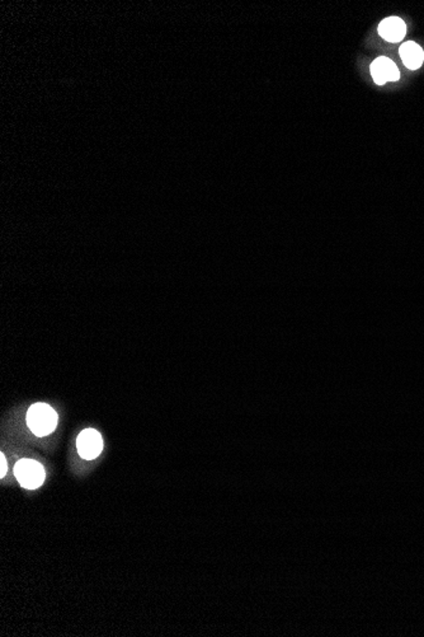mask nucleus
Listing matches in <instances>:
<instances>
[{
	"mask_svg": "<svg viewBox=\"0 0 424 637\" xmlns=\"http://www.w3.org/2000/svg\"><path fill=\"white\" fill-rule=\"evenodd\" d=\"M27 424L33 434L46 436L51 434L58 425V413L46 404H35L29 407Z\"/></svg>",
	"mask_w": 424,
	"mask_h": 637,
	"instance_id": "obj_1",
	"label": "nucleus"
},
{
	"mask_svg": "<svg viewBox=\"0 0 424 637\" xmlns=\"http://www.w3.org/2000/svg\"><path fill=\"white\" fill-rule=\"evenodd\" d=\"M15 477L22 487L35 490L42 485L45 479V470L42 464L32 459H21L15 467Z\"/></svg>",
	"mask_w": 424,
	"mask_h": 637,
	"instance_id": "obj_2",
	"label": "nucleus"
},
{
	"mask_svg": "<svg viewBox=\"0 0 424 637\" xmlns=\"http://www.w3.org/2000/svg\"><path fill=\"white\" fill-rule=\"evenodd\" d=\"M80 456L86 461H92L100 456L103 450V440L97 430L86 429L80 433L77 440Z\"/></svg>",
	"mask_w": 424,
	"mask_h": 637,
	"instance_id": "obj_3",
	"label": "nucleus"
},
{
	"mask_svg": "<svg viewBox=\"0 0 424 637\" xmlns=\"http://www.w3.org/2000/svg\"><path fill=\"white\" fill-rule=\"evenodd\" d=\"M371 75L377 86H384L388 82H396L400 78L395 63L385 56L376 59L371 64Z\"/></svg>",
	"mask_w": 424,
	"mask_h": 637,
	"instance_id": "obj_4",
	"label": "nucleus"
},
{
	"mask_svg": "<svg viewBox=\"0 0 424 637\" xmlns=\"http://www.w3.org/2000/svg\"><path fill=\"white\" fill-rule=\"evenodd\" d=\"M379 35L388 43H400L407 35V26L399 17H388L379 24Z\"/></svg>",
	"mask_w": 424,
	"mask_h": 637,
	"instance_id": "obj_5",
	"label": "nucleus"
},
{
	"mask_svg": "<svg viewBox=\"0 0 424 637\" xmlns=\"http://www.w3.org/2000/svg\"><path fill=\"white\" fill-rule=\"evenodd\" d=\"M399 54L404 66L410 70H417L424 63L423 49L413 41H408L402 45L399 49Z\"/></svg>",
	"mask_w": 424,
	"mask_h": 637,
	"instance_id": "obj_6",
	"label": "nucleus"
},
{
	"mask_svg": "<svg viewBox=\"0 0 424 637\" xmlns=\"http://www.w3.org/2000/svg\"><path fill=\"white\" fill-rule=\"evenodd\" d=\"M0 462H1V470H0V477H4V476H6V475H7V472H8V463H7V459H6V456H4V454H3V453H1V454H0Z\"/></svg>",
	"mask_w": 424,
	"mask_h": 637,
	"instance_id": "obj_7",
	"label": "nucleus"
}]
</instances>
